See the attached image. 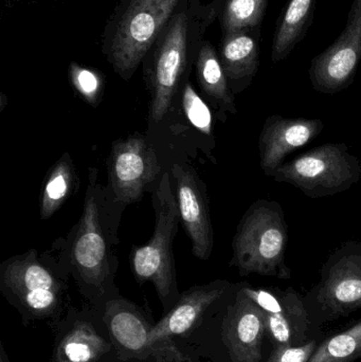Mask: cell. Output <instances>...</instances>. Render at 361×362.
<instances>
[{
  "mask_svg": "<svg viewBox=\"0 0 361 362\" xmlns=\"http://www.w3.org/2000/svg\"><path fill=\"white\" fill-rule=\"evenodd\" d=\"M72 261L85 284L97 291H103L104 284L110 276V265L97 202L93 196L87 197L84 206L72 246Z\"/></svg>",
  "mask_w": 361,
  "mask_h": 362,
  "instance_id": "obj_14",
  "label": "cell"
},
{
  "mask_svg": "<svg viewBox=\"0 0 361 362\" xmlns=\"http://www.w3.org/2000/svg\"><path fill=\"white\" fill-rule=\"evenodd\" d=\"M178 210L180 219L192 242L193 253L199 259H209L213 249V228L208 210L207 199L194 174L179 165H174Z\"/></svg>",
  "mask_w": 361,
  "mask_h": 362,
  "instance_id": "obj_16",
  "label": "cell"
},
{
  "mask_svg": "<svg viewBox=\"0 0 361 362\" xmlns=\"http://www.w3.org/2000/svg\"><path fill=\"white\" fill-rule=\"evenodd\" d=\"M361 62V0H354L341 35L320 54L309 69L312 86L318 93L334 95L354 82Z\"/></svg>",
  "mask_w": 361,
  "mask_h": 362,
  "instance_id": "obj_9",
  "label": "cell"
},
{
  "mask_svg": "<svg viewBox=\"0 0 361 362\" xmlns=\"http://www.w3.org/2000/svg\"><path fill=\"white\" fill-rule=\"evenodd\" d=\"M197 78L201 89L224 112L237 114L235 93L229 86L215 48L208 40L203 42L196 59Z\"/></svg>",
  "mask_w": 361,
  "mask_h": 362,
  "instance_id": "obj_20",
  "label": "cell"
},
{
  "mask_svg": "<svg viewBox=\"0 0 361 362\" xmlns=\"http://www.w3.org/2000/svg\"><path fill=\"white\" fill-rule=\"evenodd\" d=\"M101 318L123 361L152 352L148 338L155 325L141 308L122 298L108 300Z\"/></svg>",
  "mask_w": 361,
  "mask_h": 362,
  "instance_id": "obj_17",
  "label": "cell"
},
{
  "mask_svg": "<svg viewBox=\"0 0 361 362\" xmlns=\"http://www.w3.org/2000/svg\"><path fill=\"white\" fill-rule=\"evenodd\" d=\"M273 178L294 185L307 197H329L360 182L361 163L349 152L347 144H324L283 163Z\"/></svg>",
  "mask_w": 361,
  "mask_h": 362,
  "instance_id": "obj_6",
  "label": "cell"
},
{
  "mask_svg": "<svg viewBox=\"0 0 361 362\" xmlns=\"http://www.w3.org/2000/svg\"><path fill=\"white\" fill-rule=\"evenodd\" d=\"M158 172L156 154L141 137L134 136L112 146L110 180L117 197L122 202L139 200Z\"/></svg>",
  "mask_w": 361,
  "mask_h": 362,
  "instance_id": "obj_11",
  "label": "cell"
},
{
  "mask_svg": "<svg viewBox=\"0 0 361 362\" xmlns=\"http://www.w3.org/2000/svg\"><path fill=\"white\" fill-rule=\"evenodd\" d=\"M288 226L281 204L259 199L246 211L233 238L232 265L242 276L250 274L288 280L286 265Z\"/></svg>",
  "mask_w": 361,
  "mask_h": 362,
  "instance_id": "obj_2",
  "label": "cell"
},
{
  "mask_svg": "<svg viewBox=\"0 0 361 362\" xmlns=\"http://www.w3.org/2000/svg\"><path fill=\"white\" fill-rule=\"evenodd\" d=\"M322 129L324 122L320 119L268 117L259 137L260 167L265 175L273 177L290 153L313 141Z\"/></svg>",
  "mask_w": 361,
  "mask_h": 362,
  "instance_id": "obj_12",
  "label": "cell"
},
{
  "mask_svg": "<svg viewBox=\"0 0 361 362\" xmlns=\"http://www.w3.org/2000/svg\"><path fill=\"white\" fill-rule=\"evenodd\" d=\"M182 107L189 122L203 135L212 136V114L207 104L197 95L190 83L182 89Z\"/></svg>",
  "mask_w": 361,
  "mask_h": 362,
  "instance_id": "obj_24",
  "label": "cell"
},
{
  "mask_svg": "<svg viewBox=\"0 0 361 362\" xmlns=\"http://www.w3.org/2000/svg\"><path fill=\"white\" fill-rule=\"evenodd\" d=\"M264 315L267 337L273 349L279 346H302L311 341V319L304 299L292 287L285 291L252 288L242 285Z\"/></svg>",
  "mask_w": 361,
  "mask_h": 362,
  "instance_id": "obj_10",
  "label": "cell"
},
{
  "mask_svg": "<svg viewBox=\"0 0 361 362\" xmlns=\"http://www.w3.org/2000/svg\"><path fill=\"white\" fill-rule=\"evenodd\" d=\"M52 327L55 339L50 362H125L102 318L70 310Z\"/></svg>",
  "mask_w": 361,
  "mask_h": 362,
  "instance_id": "obj_8",
  "label": "cell"
},
{
  "mask_svg": "<svg viewBox=\"0 0 361 362\" xmlns=\"http://www.w3.org/2000/svg\"><path fill=\"white\" fill-rule=\"evenodd\" d=\"M317 348L315 339L302 346H279L273 349L267 362H309Z\"/></svg>",
  "mask_w": 361,
  "mask_h": 362,
  "instance_id": "obj_26",
  "label": "cell"
},
{
  "mask_svg": "<svg viewBox=\"0 0 361 362\" xmlns=\"http://www.w3.org/2000/svg\"><path fill=\"white\" fill-rule=\"evenodd\" d=\"M261 27L223 33L220 59L233 93L250 86L260 67Z\"/></svg>",
  "mask_w": 361,
  "mask_h": 362,
  "instance_id": "obj_18",
  "label": "cell"
},
{
  "mask_svg": "<svg viewBox=\"0 0 361 362\" xmlns=\"http://www.w3.org/2000/svg\"><path fill=\"white\" fill-rule=\"evenodd\" d=\"M319 283L305 297L329 320L361 308V242L349 240L336 249L322 266Z\"/></svg>",
  "mask_w": 361,
  "mask_h": 362,
  "instance_id": "obj_7",
  "label": "cell"
},
{
  "mask_svg": "<svg viewBox=\"0 0 361 362\" xmlns=\"http://www.w3.org/2000/svg\"><path fill=\"white\" fill-rule=\"evenodd\" d=\"M156 225L154 235L148 244L134 249L131 268L139 282H152L156 287L165 312H169L179 297L176 293L173 244L180 215L177 198L170 185L169 174H165L157 189Z\"/></svg>",
  "mask_w": 361,
  "mask_h": 362,
  "instance_id": "obj_5",
  "label": "cell"
},
{
  "mask_svg": "<svg viewBox=\"0 0 361 362\" xmlns=\"http://www.w3.org/2000/svg\"><path fill=\"white\" fill-rule=\"evenodd\" d=\"M182 0H123L106 30L108 61L124 78L133 76Z\"/></svg>",
  "mask_w": 361,
  "mask_h": 362,
  "instance_id": "obj_3",
  "label": "cell"
},
{
  "mask_svg": "<svg viewBox=\"0 0 361 362\" xmlns=\"http://www.w3.org/2000/svg\"><path fill=\"white\" fill-rule=\"evenodd\" d=\"M269 0H223L220 27L223 33L261 27Z\"/></svg>",
  "mask_w": 361,
  "mask_h": 362,
  "instance_id": "obj_22",
  "label": "cell"
},
{
  "mask_svg": "<svg viewBox=\"0 0 361 362\" xmlns=\"http://www.w3.org/2000/svg\"><path fill=\"white\" fill-rule=\"evenodd\" d=\"M0 362H11L6 355V350H4V344H0Z\"/></svg>",
  "mask_w": 361,
  "mask_h": 362,
  "instance_id": "obj_27",
  "label": "cell"
},
{
  "mask_svg": "<svg viewBox=\"0 0 361 362\" xmlns=\"http://www.w3.org/2000/svg\"><path fill=\"white\" fill-rule=\"evenodd\" d=\"M222 2L203 4L199 0H182L144 57L150 62L153 122L162 121L171 108L182 76L197 59L206 31L220 14Z\"/></svg>",
  "mask_w": 361,
  "mask_h": 362,
  "instance_id": "obj_1",
  "label": "cell"
},
{
  "mask_svg": "<svg viewBox=\"0 0 361 362\" xmlns=\"http://www.w3.org/2000/svg\"><path fill=\"white\" fill-rule=\"evenodd\" d=\"M361 357V320L318 346L309 362H354Z\"/></svg>",
  "mask_w": 361,
  "mask_h": 362,
  "instance_id": "obj_23",
  "label": "cell"
},
{
  "mask_svg": "<svg viewBox=\"0 0 361 362\" xmlns=\"http://www.w3.org/2000/svg\"><path fill=\"white\" fill-rule=\"evenodd\" d=\"M265 336L262 310L241 286L229 306L223 329V339L232 361L262 362Z\"/></svg>",
  "mask_w": 361,
  "mask_h": 362,
  "instance_id": "obj_13",
  "label": "cell"
},
{
  "mask_svg": "<svg viewBox=\"0 0 361 362\" xmlns=\"http://www.w3.org/2000/svg\"><path fill=\"white\" fill-rule=\"evenodd\" d=\"M230 286V283L226 281H215L211 284L194 286L184 291L175 305L153 327L148 346L153 350L154 346L194 329L210 306L220 300Z\"/></svg>",
  "mask_w": 361,
  "mask_h": 362,
  "instance_id": "obj_15",
  "label": "cell"
},
{
  "mask_svg": "<svg viewBox=\"0 0 361 362\" xmlns=\"http://www.w3.org/2000/svg\"><path fill=\"white\" fill-rule=\"evenodd\" d=\"M0 289L25 325L33 321H51L54 325L64 318L66 286L38 262L35 250L4 264Z\"/></svg>",
  "mask_w": 361,
  "mask_h": 362,
  "instance_id": "obj_4",
  "label": "cell"
},
{
  "mask_svg": "<svg viewBox=\"0 0 361 362\" xmlns=\"http://www.w3.org/2000/svg\"><path fill=\"white\" fill-rule=\"evenodd\" d=\"M317 0H290L278 21L271 46V61L288 59L304 40L314 21Z\"/></svg>",
  "mask_w": 361,
  "mask_h": 362,
  "instance_id": "obj_19",
  "label": "cell"
},
{
  "mask_svg": "<svg viewBox=\"0 0 361 362\" xmlns=\"http://www.w3.org/2000/svg\"><path fill=\"white\" fill-rule=\"evenodd\" d=\"M70 78L76 90L89 104L95 105L103 90V80L101 74H97L95 70L72 63L70 65Z\"/></svg>",
  "mask_w": 361,
  "mask_h": 362,
  "instance_id": "obj_25",
  "label": "cell"
},
{
  "mask_svg": "<svg viewBox=\"0 0 361 362\" xmlns=\"http://www.w3.org/2000/svg\"><path fill=\"white\" fill-rule=\"evenodd\" d=\"M74 183V172L69 157L65 156L51 170L42 187L40 200V216L42 219L52 216L64 204Z\"/></svg>",
  "mask_w": 361,
  "mask_h": 362,
  "instance_id": "obj_21",
  "label": "cell"
}]
</instances>
